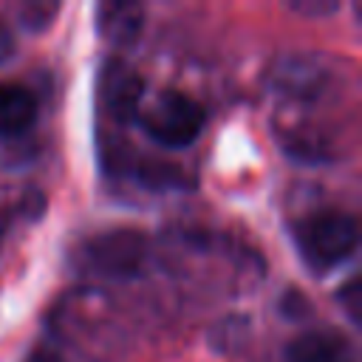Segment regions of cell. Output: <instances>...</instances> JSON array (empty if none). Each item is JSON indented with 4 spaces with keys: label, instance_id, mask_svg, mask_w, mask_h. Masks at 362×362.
I'll list each match as a JSON object with an SVG mask.
<instances>
[{
    "label": "cell",
    "instance_id": "obj_1",
    "mask_svg": "<svg viewBox=\"0 0 362 362\" xmlns=\"http://www.w3.org/2000/svg\"><path fill=\"white\" fill-rule=\"evenodd\" d=\"M297 243H300L303 257L314 269H331L356 252L359 229H356L354 215L325 209V212L308 215L297 226Z\"/></svg>",
    "mask_w": 362,
    "mask_h": 362
},
{
    "label": "cell",
    "instance_id": "obj_2",
    "mask_svg": "<svg viewBox=\"0 0 362 362\" xmlns=\"http://www.w3.org/2000/svg\"><path fill=\"white\" fill-rule=\"evenodd\" d=\"M136 119L153 141L173 150L192 144L206 124L204 107L181 90H164L147 105V110H139Z\"/></svg>",
    "mask_w": 362,
    "mask_h": 362
},
{
    "label": "cell",
    "instance_id": "obj_3",
    "mask_svg": "<svg viewBox=\"0 0 362 362\" xmlns=\"http://www.w3.org/2000/svg\"><path fill=\"white\" fill-rule=\"evenodd\" d=\"M82 257L93 274L133 277V274H139V269L147 257V240H144V235H139L133 229L105 232L85 243Z\"/></svg>",
    "mask_w": 362,
    "mask_h": 362
},
{
    "label": "cell",
    "instance_id": "obj_4",
    "mask_svg": "<svg viewBox=\"0 0 362 362\" xmlns=\"http://www.w3.org/2000/svg\"><path fill=\"white\" fill-rule=\"evenodd\" d=\"M99 96L105 110L116 122H130L139 116V105L144 96V79L124 62H107L102 82H99Z\"/></svg>",
    "mask_w": 362,
    "mask_h": 362
},
{
    "label": "cell",
    "instance_id": "obj_5",
    "mask_svg": "<svg viewBox=\"0 0 362 362\" xmlns=\"http://www.w3.org/2000/svg\"><path fill=\"white\" fill-rule=\"evenodd\" d=\"M354 351L337 331H308L288 342L286 362H351Z\"/></svg>",
    "mask_w": 362,
    "mask_h": 362
},
{
    "label": "cell",
    "instance_id": "obj_6",
    "mask_svg": "<svg viewBox=\"0 0 362 362\" xmlns=\"http://www.w3.org/2000/svg\"><path fill=\"white\" fill-rule=\"evenodd\" d=\"M40 105L37 96L17 85V82H0V136L11 139V136H23L25 130H31V124L37 122Z\"/></svg>",
    "mask_w": 362,
    "mask_h": 362
},
{
    "label": "cell",
    "instance_id": "obj_7",
    "mask_svg": "<svg viewBox=\"0 0 362 362\" xmlns=\"http://www.w3.org/2000/svg\"><path fill=\"white\" fill-rule=\"evenodd\" d=\"M96 23L105 40L124 45L139 37L144 23V8L136 3H102L96 8Z\"/></svg>",
    "mask_w": 362,
    "mask_h": 362
},
{
    "label": "cell",
    "instance_id": "obj_8",
    "mask_svg": "<svg viewBox=\"0 0 362 362\" xmlns=\"http://www.w3.org/2000/svg\"><path fill=\"white\" fill-rule=\"evenodd\" d=\"M57 14V3H37L28 0L20 6V20L25 23V28H42L48 25V20Z\"/></svg>",
    "mask_w": 362,
    "mask_h": 362
},
{
    "label": "cell",
    "instance_id": "obj_9",
    "mask_svg": "<svg viewBox=\"0 0 362 362\" xmlns=\"http://www.w3.org/2000/svg\"><path fill=\"white\" fill-rule=\"evenodd\" d=\"M339 303L345 305L348 317L354 322H359V314H362V294H359V280H348L342 288H339Z\"/></svg>",
    "mask_w": 362,
    "mask_h": 362
},
{
    "label": "cell",
    "instance_id": "obj_10",
    "mask_svg": "<svg viewBox=\"0 0 362 362\" xmlns=\"http://www.w3.org/2000/svg\"><path fill=\"white\" fill-rule=\"evenodd\" d=\"M291 8H294L297 14H305V17H320V14H331V11H337V3H331V0H311V3H305V0H294Z\"/></svg>",
    "mask_w": 362,
    "mask_h": 362
},
{
    "label": "cell",
    "instance_id": "obj_11",
    "mask_svg": "<svg viewBox=\"0 0 362 362\" xmlns=\"http://www.w3.org/2000/svg\"><path fill=\"white\" fill-rule=\"evenodd\" d=\"M14 51H17V40H14V31L0 20V65L3 62H8L11 57H14Z\"/></svg>",
    "mask_w": 362,
    "mask_h": 362
},
{
    "label": "cell",
    "instance_id": "obj_12",
    "mask_svg": "<svg viewBox=\"0 0 362 362\" xmlns=\"http://www.w3.org/2000/svg\"><path fill=\"white\" fill-rule=\"evenodd\" d=\"M6 232H8V212H3V209H0V243H3Z\"/></svg>",
    "mask_w": 362,
    "mask_h": 362
}]
</instances>
